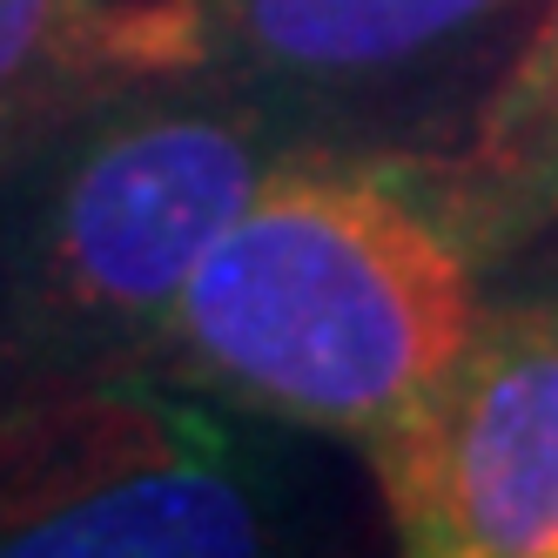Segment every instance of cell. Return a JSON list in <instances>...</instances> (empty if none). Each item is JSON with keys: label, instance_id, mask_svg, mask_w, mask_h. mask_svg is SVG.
<instances>
[{"label": "cell", "instance_id": "6da1fadb", "mask_svg": "<svg viewBox=\"0 0 558 558\" xmlns=\"http://www.w3.org/2000/svg\"><path fill=\"white\" fill-rule=\"evenodd\" d=\"M451 222L371 169L276 162L203 250L169 350L243 404L377 451L477 330Z\"/></svg>", "mask_w": 558, "mask_h": 558}, {"label": "cell", "instance_id": "7a4b0ae2", "mask_svg": "<svg viewBox=\"0 0 558 558\" xmlns=\"http://www.w3.org/2000/svg\"><path fill=\"white\" fill-rule=\"evenodd\" d=\"M269 169L263 129L222 108H142L88 135L27 229L14 343L54 377L162 350L182 283Z\"/></svg>", "mask_w": 558, "mask_h": 558}, {"label": "cell", "instance_id": "3957f363", "mask_svg": "<svg viewBox=\"0 0 558 558\" xmlns=\"http://www.w3.org/2000/svg\"><path fill=\"white\" fill-rule=\"evenodd\" d=\"M269 511L235 445L135 377L27 384L0 411V558H243Z\"/></svg>", "mask_w": 558, "mask_h": 558}, {"label": "cell", "instance_id": "277c9868", "mask_svg": "<svg viewBox=\"0 0 558 558\" xmlns=\"http://www.w3.org/2000/svg\"><path fill=\"white\" fill-rule=\"evenodd\" d=\"M371 471L404 551L558 558V303L477 316Z\"/></svg>", "mask_w": 558, "mask_h": 558}, {"label": "cell", "instance_id": "5b68a950", "mask_svg": "<svg viewBox=\"0 0 558 558\" xmlns=\"http://www.w3.org/2000/svg\"><path fill=\"white\" fill-rule=\"evenodd\" d=\"M209 54L203 0H0V114L88 82H169Z\"/></svg>", "mask_w": 558, "mask_h": 558}, {"label": "cell", "instance_id": "8992f818", "mask_svg": "<svg viewBox=\"0 0 558 558\" xmlns=\"http://www.w3.org/2000/svg\"><path fill=\"white\" fill-rule=\"evenodd\" d=\"M505 8L511 0H203L216 41L303 82L404 68Z\"/></svg>", "mask_w": 558, "mask_h": 558}, {"label": "cell", "instance_id": "52a82bcc", "mask_svg": "<svg viewBox=\"0 0 558 558\" xmlns=\"http://www.w3.org/2000/svg\"><path fill=\"white\" fill-rule=\"evenodd\" d=\"M485 148H492L498 175L525 195V203H538L532 216L558 209V14L538 34L532 61L505 82V95L492 108Z\"/></svg>", "mask_w": 558, "mask_h": 558}]
</instances>
